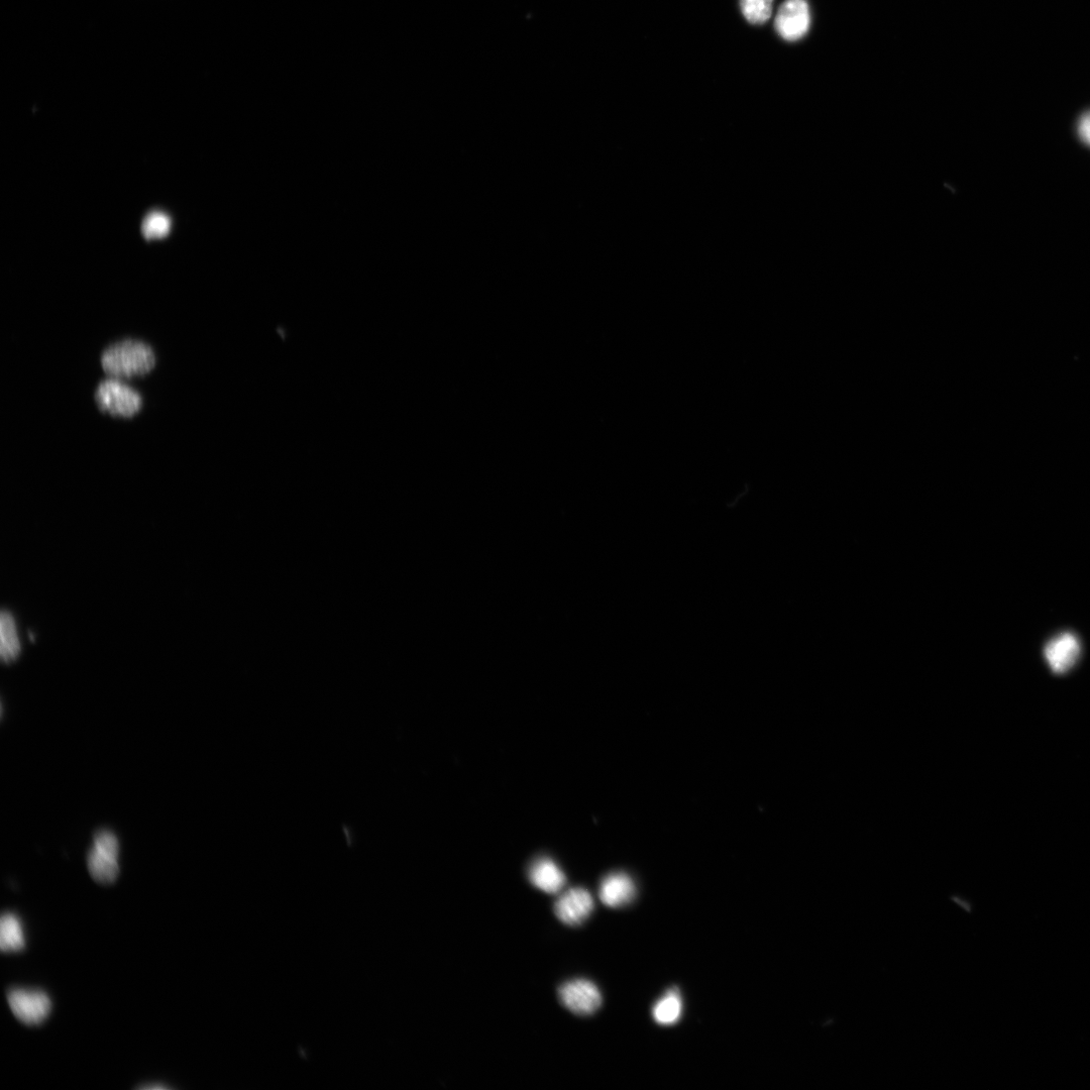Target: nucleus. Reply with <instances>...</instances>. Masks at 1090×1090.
I'll use <instances>...</instances> for the list:
<instances>
[{
  "label": "nucleus",
  "instance_id": "obj_1",
  "mask_svg": "<svg viewBox=\"0 0 1090 1090\" xmlns=\"http://www.w3.org/2000/svg\"><path fill=\"white\" fill-rule=\"evenodd\" d=\"M101 365L109 376L132 379L151 372L156 365V356L147 344L127 340L108 347L102 354Z\"/></svg>",
  "mask_w": 1090,
  "mask_h": 1090
},
{
  "label": "nucleus",
  "instance_id": "obj_2",
  "mask_svg": "<svg viewBox=\"0 0 1090 1090\" xmlns=\"http://www.w3.org/2000/svg\"><path fill=\"white\" fill-rule=\"evenodd\" d=\"M121 845L117 835L109 830L95 833L87 855V866L92 879L102 885L114 884L120 875Z\"/></svg>",
  "mask_w": 1090,
  "mask_h": 1090
},
{
  "label": "nucleus",
  "instance_id": "obj_3",
  "mask_svg": "<svg viewBox=\"0 0 1090 1090\" xmlns=\"http://www.w3.org/2000/svg\"><path fill=\"white\" fill-rule=\"evenodd\" d=\"M98 408L113 416L132 417L143 405L141 395L131 387L116 381L100 383L95 393Z\"/></svg>",
  "mask_w": 1090,
  "mask_h": 1090
},
{
  "label": "nucleus",
  "instance_id": "obj_4",
  "mask_svg": "<svg viewBox=\"0 0 1090 1090\" xmlns=\"http://www.w3.org/2000/svg\"><path fill=\"white\" fill-rule=\"evenodd\" d=\"M8 1003L16 1018L28 1026L41 1025L52 1011L51 999L42 991L11 990Z\"/></svg>",
  "mask_w": 1090,
  "mask_h": 1090
},
{
  "label": "nucleus",
  "instance_id": "obj_5",
  "mask_svg": "<svg viewBox=\"0 0 1090 1090\" xmlns=\"http://www.w3.org/2000/svg\"><path fill=\"white\" fill-rule=\"evenodd\" d=\"M811 26V11L806 0H786L775 21L777 33L788 42L803 39Z\"/></svg>",
  "mask_w": 1090,
  "mask_h": 1090
},
{
  "label": "nucleus",
  "instance_id": "obj_6",
  "mask_svg": "<svg viewBox=\"0 0 1090 1090\" xmlns=\"http://www.w3.org/2000/svg\"><path fill=\"white\" fill-rule=\"evenodd\" d=\"M559 996L563 1005L579 1016L594 1014L603 1002L599 989L586 979H577L565 984L560 989Z\"/></svg>",
  "mask_w": 1090,
  "mask_h": 1090
},
{
  "label": "nucleus",
  "instance_id": "obj_7",
  "mask_svg": "<svg viewBox=\"0 0 1090 1090\" xmlns=\"http://www.w3.org/2000/svg\"><path fill=\"white\" fill-rule=\"evenodd\" d=\"M1081 653L1079 639L1072 633H1062L1051 639L1044 654L1050 669L1056 674H1065L1078 662Z\"/></svg>",
  "mask_w": 1090,
  "mask_h": 1090
},
{
  "label": "nucleus",
  "instance_id": "obj_8",
  "mask_svg": "<svg viewBox=\"0 0 1090 1090\" xmlns=\"http://www.w3.org/2000/svg\"><path fill=\"white\" fill-rule=\"evenodd\" d=\"M594 910L591 894L581 888L567 891L556 903L555 913L564 924L578 926L584 923Z\"/></svg>",
  "mask_w": 1090,
  "mask_h": 1090
},
{
  "label": "nucleus",
  "instance_id": "obj_9",
  "mask_svg": "<svg viewBox=\"0 0 1090 1090\" xmlns=\"http://www.w3.org/2000/svg\"><path fill=\"white\" fill-rule=\"evenodd\" d=\"M529 880L535 888L547 894L560 893L567 883L563 870L549 858H540L531 865Z\"/></svg>",
  "mask_w": 1090,
  "mask_h": 1090
},
{
  "label": "nucleus",
  "instance_id": "obj_10",
  "mask_svg": "<svg viewBox=\"0 0 1090 1090\" xmlns=\"http://www.w3.org/2000/svg\"><path fill=\"white\" fill-rule=\"evenodd\" d=\"M599 895L605 906L614 909L622 908L634 900L636 888L630 877L619 872L604 879Z\"/></svg>",
  "mask_w": 1090,
  "mask_h": 1090
},
{
  "label": "nucleus",
  "instance_id": "obj_11",
  "mask_svg": "<svg viewBox=\"0 0 1090 1090\" xmlns=\"http://www.w3.org/2000/svg\"><path fill=\"white\" fill-rule=\"evenodd\" d=\"M26 946L22 922L13 913H6L0 921V948L4 952H19Z\"/></svg>",
  "mask_w": 1090,
  "mask_h": 1090
},
{
  "label": "nucleus",
  "instance_id": "obj_12",
  "mask_svg": "<svg viewBox=\"0 0 1090 1090\" xmlns=\"http://www.w3.org/2000/svg\"><path fill=\"white\" fill-rule=\"evenodd\" d=\"M0 635H2L0 654H2V659L6 663H11L18 658L21 652V644L15 619L10 612H3L2 618H0Z\"/></svg>",
  "mask_w": 1090,
  "mask_h": 1090
},
{
  "label": "nucleus",
  "instance_id": "obj_13",
  "mask_svg": "<svg viewBox=\"0 0 1090 1090\" xmlns=\"http://www.w3.org/2000/svg\"><path fill=\"white\" fill-rule=\"evenodd\" d=\"M682 1012L683 1001L681 995L677 990H671L654 1005L652 1015L654 1021L658 1024L671 1026L680 1020Z\"/></svg>",
  "mask_w": 1090,
  "mask_h": 1090
},
{
  "label": "nucleus",
  "instance_id": "obj_14",
  "mask_svg": "<svg viewBox=\"0 0 1090 1090\" xmlns=\"http://www.w3.org/2000/svg\"><path fill=\"white\" fill-rule=\"evenodd\" d=\"M774 0H740V9L747 22L753 25L767 23L773 15Z\"/></svg>",
  "mask_w": 1090,
  "mask_h": 1090
},
{
  "label": "nucleus",
  "instance_id": "obj_15",
  "mask_svg": "<svg viewBox=\"0 0 1090 1090\" xmlns=\"http://www.w3.org/2000/svg\"><path fill=\"white\" fill-rule=\"evenodd\" d=\"M170 218L162 212H152L146 218L142 226V232L146 239H160L170 232Z\"/></svg>",
  "mask_w": 1090,
  "mask_h": 1090
},
{
  "label": "nucleus",
  "instance_id": "obj_16",
  "mask_svg": "<svg viewBox=\"0 0 1090 1090\" xmlns=\"http://www.w3.org/2000/svg\"><path fill=\"white\" fill-rule=\"evenodd\" d=\"M1078 131L1082 141L1090 146V112L1081 118Z\"/></svg>",
  "mask_w": 1090,
  "mask_h": 1090
},
{
  "label": "nucleus",
  "instance_id": "obj_17",
  "mask_svg": "<svg viewBox=\"0 0 1090 1090\" xmlns=\"http://www.w3.org/2000/svg\"><path fill=\"white\" fill-rule=\"evenodd\" d=\"M143 1088H144V1089H166L167 1087H165V1086H163V1085H159V1086H154V1085H152V1086H145V1087H143Z\"/></svg>",
  "mask_w": 1090,
  "mask_h": 1090
}]
</instances>
